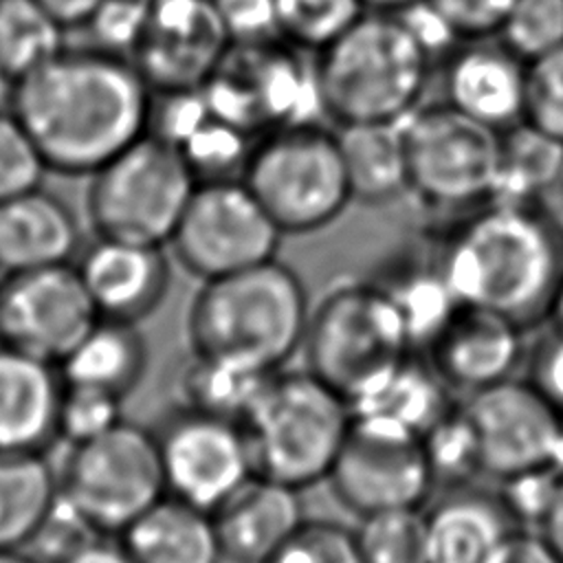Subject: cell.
<instances>
[{"label": "cell", "instance_id": "8992f818", "mask_svg": "<svg viewBox=\"0 0 563 563\" xmlns=\"http://www.w3.org/2000/svg\"><path fill=\"white\" fill-rule=\"evenodd\" d=\"M306 369L347 402L413 350L405 319L376 279H341L314 308L301 345Z\"/></svg>", "mask_w": 563, "mask_h": 563}, {"label": "cell", "instance_id": "5b68a950", "mask_svg": "<svg viewBox=\"0 0 563 563\" xmlns=\"http://www.w3.org/2000/svg\"><path fill=\"white\" fill-rule=\"evenodd\" d=\"M350 402L310 369H277L242 427L255 475L303 490L328 479L352 424Z\"/></svg>", "mask_w": 563, "mask_h": 563}, {"label": "cell", "instance_id": "f907efd6", "mask_svg": "<svg viewBox=\"0 0 563 563\" xmlns=\"http://www.w3.org/2000/svg\"><path fill=\"white\" fill-rule=\"evenodd\" d=\"M367 11H389V13H400L422 0H361Z\"/></svg>", "mask_w": 563, "mask_h": 563}, {"label": "cell", "instance_id": "6da1fadb", "mask_svg": "<svg viewBox=\"0 0 563 563\" xmlns=\"http://www.w3.org/2000/svg\"><path fill=\"white\" fill-rule=\"evenodd\" d=\"M154 97L132 59L90 44L66 46L15 81L11 112L51 172L92 176L150 134Z\"/></svg>", "mask_w": 563, "mask_h": 563}, {"label": "cell", "instance_id": "cb8c5ba5", "mask_svg": "<svg viewBox=\"0 0 563 563\" xmlns=\"http://www.w3.org/2000/svg\"><path fill=\"white\" fill-rule=\"evenodd\" d=\"M134 563H222L213 515L163 495L117 537Z\"/></svg>", "mask_w": 563, "mask_h": 563}, {"label": "cell", "instance_id": "52a82bcc", "mask_svg": "<svg viewBox=\"0 0 563 563\" xmlns=\"http://www.w3.org/2000/svg\"><path fill=\"white\" fill-rule=\"evenodd\" d=\"M240 178L284 235L321 231L352 202L336 132L308 121L260 136Z\"/></svg>", "mask_w": 563, "mask_h": 563}, {"label": "cell", "instance_id": "2e32d148", "mask_svg": "<svg viewBox=\"0 0 563 563\" xmlns=\"http://www.w3.org/2000/svg\"><path fill=\"white\" fill-rule=\"evenodd\" d=\"M233 37L216 0H150L132 64L156 95L202 88L220 68Z\"/></svg>", "mask_w": 563, "mask_h": 563}, {"label": "cell", "instance_id": "7a4b0ae2", "mask_svg": "<svg viewBox=\"0 0 563 563\" xmlns=\"http://www.w3.org/2000/svg\"><path fill=\"white\" fill-rule=\"evenodd\" d=\"M462 306L523 330L545 323L563 284V222L543 200H486L462 211L431 249Z\"/></svg>", "mask_w": 563, "mask_h": 563}, {"label": "cell", "instance_id": "d590c367", "mask_svg": "<svg viewBox=\"0 0 563 563\" xmlns=\"http://www.w3.org/2000/svg\"><path fill=\"white\" fill-rule=\"evenodd\" d=\"M499 40L526 62L563 44V0H515Z\"/></svg>", "mask_w": 563, "mask_h": 563}, {"label": "cell", "instance_id": "9a60e30c", "mask_svg": "<svg viewBox=\"0 0 563 563\" xmlns=\"http://www.w3.org/2000/svg\"><path fill=\"white\" fill-rule=\"evenodd\" d=\"M97 319L75 262L0 279V343L7 347L59 365Z\"/></svg>", "mask_w": 563, "mask_h": 563}, {"label": "cell", "instance_id": "ab89813d", "mask_svg": "<svg viewBox=\"0 0 563 563\" xmlns=\"http://www.w3.org/2000/svg\"><path fill=\"white\" fill-rule=\"evenodd\" d=\"M523 121L563 143V44L528 62Z\"/></svg>", "mask_w": 563, "mask_h": 563}, {"label": "cell", "instance_id": "db71d44e", "mask_svg": "<svg viewBox=\"0 0 563 563\" xmlns=\"http://www.w3.org/2000/svg\"><path fill=\"white\" fill-rule=\"evenodd\" d=\"M0 563H42L26 550H0Z\"/></svg>", "mask_w": 563, "mask_h": 563}, {"label": "cell", "instance_id": "d6986e66", "mask_svg": "<svg viewBox=\"0 0 563 563\" xmlns=\"http://www.w3.org/2000/svg\"><path fill=\"white\" fill-rule=\"evenodd\" d=\"M528 62L501 40H464L444 64V101L501 132L523 121Z\"/></svg>", "mask_w": 563, "mask_h": 563}, {"label": "cell", "instance_id": "d6a6232c", "mask_svg": "<svg viewBox=\"0 0 563 563\" xmlns=\"http://www.w3.org/2000/svg\"><path fill=\"white\" fill-rule=\"evenodd\" d=\"M365 11L361 0H273L275 35L292 48L319 53Z\"/></svg>", "mask_w": 563, "mask_h": 563}, {"label": "cell", "instance_id": "83f0119b", "mask_svg": "<svg viewBox=\"0 0 563 563\" xmlns=\"http://www.w3.org/2000/svg\"><path fill=\"white\" fill-rule=\"evenodd\" d=\"M59 495L46 453L0 451V550H26Z\"/></svg>", "mask_w": 563, "mask_h": 563}, {"label": "cell", "instance_id": "ba28073f", "mask_svg": "<svg viewBox=\"0 0 563 563\" xmlns=\"http://www.w3.org/2000/svg\"><path fill=\"white\" fill-rule=\"evenodd\" d=\"M196 185L183 154L145 134L90 176V224L97 235L167 246Z\"/></svg>", "mask_w": 563, "mask_h": 563}, {"label": "cell", "instance_id": "4dcf8cb0", "mask_svg": "<svg viewBox=\"0 0 563 563\" xmlns=\"http://www.w3.org/2000/svg\"><path fill=\"white\" fill-rule=\"evenodd\" d=\"M268 376L231 361L191 352L180 378L183 405L242 422Z\"/></svg>", "mask_w": 563, "mask_h": 563}, {"label": "cell", "instance_id": "30bf717a", "mask_svg": "<svg viewBox=\"0 0 563 563\" xmlns=\"http://www.w3.org/2000/svg\"><path fill=\"white\" fill-rule=\"evenodd\" d=\"M409 191L438 209L468 211L495 194L501 132L446 101L418 106L400 121Z\"/></svg>", "mask_w": 563, "mask_h": 563}, {"label": "cell", "instance_id": "484cf974", "mask_svg": "<svg viewBox=\"0 0 563 563\" xmlns=\"http://www.w3.org/2000/svg\"><path fill=\"white\" fill-rule=\"evenodd\" d=\"M57 367L68 385L128 398L147 369V343L139 323L99 317Z\"/></svg>", "mask_w": 563, "mask_h": 563}, {"label": "cell", "instance_id": "7bdbcfd3", "mask_svg": "<svg viewBox=\"0 0 563 563\" xmlns=\"http://www.w3.org/2000/svg\"><path fill=\"white\" fill-rule=\"evenodd\" d=\"M561 477L563 468H539L501 482L504 490L499 495L521 528L543 521Z\"/></svg>", "mask_w": 563, "mask_h": 563}, {"label": "cell", "instance_id": "7402d4cb", "mask_svg": "<svg viewBox=\"0 0 563 563\" xmlns=\"http://www.w3.org/2000/svg\"><path fill=\"white\" fill-rule=\"evenodd\" d=\"M75 209L57 194L35 187L0 202V273L73 264L81 251Z\"/></svg>", "mask_w": 563, "mask_h": 563}, {"label": "cell", "instance_id": "7c38bea8", "mask_svg": "<svg viewBox=\"0 0 563 563\" xmlns=\"http://www.w3.org/2000/svg\"><path fill=\"white\" fill-rule=\"evenodd\" d=\"M328 479L358 517L422 508L438 486L422 435L367 416L352 418Z\"/></svg>", "mask_w": 563, "mask_h": 563}, {"label": "cell", "instance_id": "8d00e7d4", "mask_svg": "<svg viewBox=\"0 0 563 563\" xmlns=\"http://www.w3.org/2000/svg\"><path fill=\"white\" fill-rule=\"evenodd\" d=\"M264 563H363L354 528L332 519H303Z\"/></svg>", "mask_w": 563, "mask_h": 563}, {"label": "cell", "instance_id": "9f6ffc18", "mask_svg": "<svg viewBox=\"0 0 563 563\" xmlns=\"http://www.w3.org/2000/svg\"><path fill=\"white\" fill-rule=\"evenodd\" d=\"M0 279H2V273H0Z\"/></svg>", "mask_w": 563, "mask_h": 563}, {"label": "cell", "instance_id": "ffe728a7", "mask_svg": "<svg viewBox=\"0 0 563 563\" xmlns=\"http://www.w3.org/2000/svg\"><path fill=\"white\" fill-rule=\"evenodd\" d=\"M297 488L251 475L211 515L224 561L264 563L306 519Z\"/></svg>", "mask_w": 563, "mask_h": 563}, {"label": "cell", "instance_id": "681fc988", "mask_svg": "<svg viewBox=\"0 0 563 563\" xmlns=\"http://www.w3.org/2000/svg\"><path fill=\"white\" fill-rule=\"evenodd\" d=\"M539 534L552 545V550L561 556L563 561V477L556 486V493L552 497V504L539 523Z\"/></svg>", "mask_w": 563, "mask_h": 563}, {"label": "cell", "instance_id": "ee69618b", "mask_svg": "<svg viewBox=\"0 0 563 563\" xmlns=\"http://www.w3.org/2000/svg\"><path fill=\"white\" fill-rule=\"evenodd\" d=\"M526 378L563 411V330L543 325L526 352Z\"/></svg>", "mask_w": 563, "mask_h": 563}, {"label": "cell", "instance_id": "9c48e42d", "mask_svg": "<svg viewBox=\"0 0 563 563\" xmlns=\"http://www.w3.org/2000/svg\"><path fill=\"white\" fill-rule=\"evenodd\" d=\"M57 477L59 495L92 530L108 537H119L167 495L154 429L128 418L92 440L68 446Z\"/></svg>", "mask_w": 563, "mask_h": 563}, {"label": "cell", "instance_id": "816d5d0a", "mask_svg": "<svg viewBox=\"0 0 563 563\" xmlns=\"http://www.w3.org/2000/svg\"><path fill=\"white\" fill-rule=\"evenodd\" d=\"M13 92H15V79L4 70V66H0V112L11 110Z\"/></svg>", "mask_w": 563, "mask_h": 563}, {"label": "cell", "instance_id": "f1b7e54d", "mask_svg": "<svg viewBox=\"0 0 563 563\" xmlns=\"http://www.w3.org/2000/svg\"><path fill=\"white\" fill-rule=\"evenodd\" d=\"M376 282L398 306L416 352H424L460 306L433 253H429L427 260L405 257L391 264Z\"/></svg>", "mask_w": 563, "mask_h": 563}, {"label": "cell", "instance_id": "f6af8a7d", "mask_svg": "<svg viewBox=\"0 0 563 563\" xmlns=\"http://www.w3.org/2000/svg\"><path fill=\"white\" fill-rule=\"evenodd\" d=\"M233 42H260L275 33L273 0H216Z\"/></svg>", "mask_w": 563, "mask_h": 563}, {"label": "cell", "instance_id": "277c9868", "mask_svg": "<svg viewBox=\"0 0 563 563\" xmlns=\"http://www.w3.org/2000/svg\"><path fill=\"white\" fill-rule=\"evenodd\" d=\"M431 57L400 13L365 11L317 53L312 77L319 108L339 128L400 123L420 106Z\"/></svg>", "mask_w": 563, "mask_h": 563}, {"label": "cell", "instance_id": "74e56055", "mask_svg": "<svg viewBox=\"0 0 563 563\" xmlns=\"http://www.w3.org/2000/svg\"><path fill=\"white\" fill-rule=\"evenodd\" d=\"M123 400L101 389L64 383L57 424L59 440L73 446L110 431L125 418Z\"/></svg>", "mask_w": 563, "mask_h": 563}, {"label": "cell", "instance_id": "7dc6e473", "mask_svg": "<svg viewBox=\"0 0 563 563\" xmlns=\"http://www.w3.org/2000/svg\"><path fill=\"white\" fill-rule=\"evenodd\" d=\"M59 563H134L117 537L99 534L70 552Z\"/></svg>", "mask_w": 563, "mask_h": 563}, {"label": "cell", "instance_id": "1f68e13d", "mask_svg": "<svg viewBox=\"0 0 563 563\" xmlns=\"http://www.w3.org/2000/svg\"><path fill=\"white\" fill-rule=\"evenodd\" d=\"M66 48V29L37 0H0V66L18 81Z\"/></svg>", "mask_w": 563, "mask_h": 563}, {"label": "cell", "instance_id": "3957f363", "mask_svg": "<svg viewBox=\"0 0 563 563\" xmlns=\"http://www.w3.org/2000/svg\"><path fill=\"white\" fill-rule=\"evenodd\" d=\"M308 319L301 277L275 257L202 282L187 310V341L194 354L273 374L301 350Z\"/></svg>", "mask_w": 563, "mask_h": 563}, {"label": "cell", "instance_id": "11a10c76", "mask_svg": "<svg viewBox=\"0 0 563 563\" xmlns=\"http://www.w3.org/2000/svg\"><path fill=\"white\" fill-rule=\"evenodd\" d=\"M552 194L559 198V202L563 205V158H561V167H559V174H556V180H554V189Z\"/></svg>", "mask_w": 563, "mask_h": 563}, {"label": "cell", "instance_id": "e0dca14e", "mask_svg": "<svg viewBox=\"0 0 563 563\" xmlns=\"http://www.w3.org/2000/svg\"><path fill=\"white\" fill-rule=\"evenodd\" d=\"M526 332L499 312L460 303L422 354L444 385L466 398L515 376L526 361Z\"/></svg>", "mask_w": 563, "mask_h": 563}, {"label": "cell", "instance_id": "c3c4849f", "mask_svg": "<svg viewBox=\"0 0 563 563\" xmlns=\"http://www.w3.org/2000/svg\"><path fill=\"white\" fill-rule=\"evenodd\" d=\"M64 29L84 26L101 0H37Z\"/></svg>", "mask_w": 563, "mask_h": 563}, {"label": "cell", "instance_id": "f5cc1de1", "mask_svg": "<svg viewBox=\"0 0 563 563\" xmlns=\"http://www.w3.org/2000/svg\"><path fill=\"white\" fill-rule=\"evenodd\" d=\"M543 325H552V328L563 330V284H561V288H559V292H556V297H554V301H552L550 314H548V319H545Z\"/></svg>", "mask_w": 563, "mask_h": 563}, {"label": "cell", "instance_id": "f35d334b", "mask_svg": "<svg viewBox=\"0 0 563 563\" xmlns=\"http://www.w3.org/2000/svg\"><path fill=\"white\" fill-rule=\"evenodd\" d=\"M48 165L22 125L11 112H0V202L42 187Z\"/></svg>", "mask_w": 563, "mask_h": 563}, {"label": "cell", "instance_id": "44dd1931", "mask_svg": "<svg viewBox=\"0 0 563 563\" xmlns=\"http://www.w3.org/2000/svg\"><path fill=\"white\" fill-rule=\"evenodd\" d=\"M57 365L0 343V451L46 453L59 440Z\"/></svg>", "mask_w": 563, "mask_h": 563}, {"label": "cell", "instance_id": "ac0fdd59", "mask_svg": "<svg viewBox=\"0 0 563 563\" xmlns=\"http://www.w3.org/2000/svg\"><path fill=\"white\" fill-rule=\"evenodd\" d=\"M75 268L101 319L141 323L165 301L172 264L165 246L97 235Z\"/></svg>", "mask_w": 563, "mask_h": 563}, {"label": "cell", "instance_id": "d4e9b609", "mask_svg": "<svg viewBox=\"0 0 563 563\" xmlns=\"http://www.w3.org/2000/svg\"><path fill=\"white\" fill-rule=\"evenodd\" d=\"M455 402V394L435 374L427 356L411 352L358 394L350 407L354 416L387 420L424 435Z\"/></svg>", "mask_w": 563, "mask_h": 563}, {"label": "cell", "instance_id": "603a6c76", "mask_svg": "<svg viewBox=\"0 0 563 563\" xmlns=\"http://www.w3.org/2000/svg\"><path fill=\"white\" fill-rule=\"evenodd\" d=\"M431 563H490L521 528L499 493L455 486L424 510Z\"/></svg>", "mask_w": 563, "mask_h": 563}, {"label": "cell", "instance_id": "4316f807", "mask_svg": "<svg viewBox=\"0 0 563 563\" xmlns=\"http://www.w3.org/2000/svg\"><path fill=\"white\" fill-rule=\"evenodd\" d=\"M352 200L385 205L409 191L400 123H354L336 132Z\"/></svg>", "mask_w": 563, "mask_h": 563}, {"label": "cell", "instance_id": "e575fe53", "mask_svg": "<svg viewBox=\"0 0 563 563\" xmlns=\"http://www.w3.org/2000/svg\"><path fill=\"white\" fill-rule=\"evenodd\" d=\"M422 440L435 484L464 486L475 475H482L477 438L462 400H457L453 409L422 435Z\"/></svg>", "mask_w": 563, "mask_h": 563}, {"label": "cell", "instance_id": "f546056e", "mask_svg": "<svg viewBox=\"0 0 563 563\" xmlns=\"http://www.w3.org/2000/svg\"><path fill=\"white\" fill-rule=\"evenodd\" d=\"M561 158L563 143L550 139L526 121L501 130L493 198L541 200L543 194L554 189Z\"/></svg>", "mask_w": 563, "mask_h": 563}, {"label": "cell", "instance_id": "836d02e7", "mask_svg": "<svg viewBox=\"0 0 563 563\" xmlns=\"http://www.w3.org/2000/svg\"><path fill=\"white\" fill-rule=\"evenodd\" d=\"M354 534L363 563H431L422 508L361 517Z\"/></svg>", "mask_w": 563, "mask_h": 563}, {"label": "cell", "instance_id": "bcb514c9", "mask_svg": "<svg viewBox=\"0 0 563 563\" xmlns=\"http://www.w3.org/2000/svg\"><path fill=\"white\" fill-rule=\"evenodd\" d=\"M490 563H563L552 545L541 537L519 528L495 554Z\"/></svg>", "mask_w": 563, "mask_h": 563}, {"label": "cell", "instance_id": "60d3db41", "mask_svg": "<svg viewBox=\"0 0 563 563\" xmlns=\"http://www.w3.org/2000/svg\"><path fill=\"white\" fill-rule=\"evenodd\" d=\"M147 11L150 0H101L81 29L88 31L90 46L130 59L143 35Z\"/></svg>", "mask_w": 563, "mask_h": 563}, {"label": "cell", "instance_id": "b9f144b4", "mask_svg": "<svg viewBox=\"0 0 563 563\" xmlns=\"http://www.w3.org/2000/svg\"><path fill=\"white\" fill-rule=\"evenodd\" d=\"M455 40H479L499 33L515 0H424Z\"/></svg>", "mask_w": 563, "mask_h": 563}, {"label": "cell", "instance_id": "8fae6325", "mask_svg": "<svg viewBox=\"0 0 563 563\" xmlns=\"http://www.w3.org/2000/svg\"><path fill=\"white\" fill-rule=\"evenodd\" d=\"M284 233L242 178L200 180L169 240L178 264L200 282L277 257Z\"/></svg>", "mask_w": 563, "mask_h": 563}, {"label": "cell", "instance_id": "4fadbf2b", "mask_svg": "<svg viewBox=\"0 0 563 563\" xmlns=\"http://www.w3.org/2000/svg\"><path fill=\"white\" fill-rule=\"evenodd\" d=\"M473 424L482 475L499 482L563 468V411L528 378H508L462 398Z\"/></svg>", "mask_w": 563, "mask_h": 563}, {"label": "cell", "instance_id": "5bb4252c", "mask_svg": "<svg viewBox=\"0 0 563 563\" xmlns=\"http://www.w3.org/2000/svg\"><path fill=\"white\" fill-rule=\"evenodd\" d=\"M165 490L213 512L251 475V446L242 422L180 405L154 429Z\"/></svg>", "mask_w": 563, "mask_h": 563}]
</instances>
